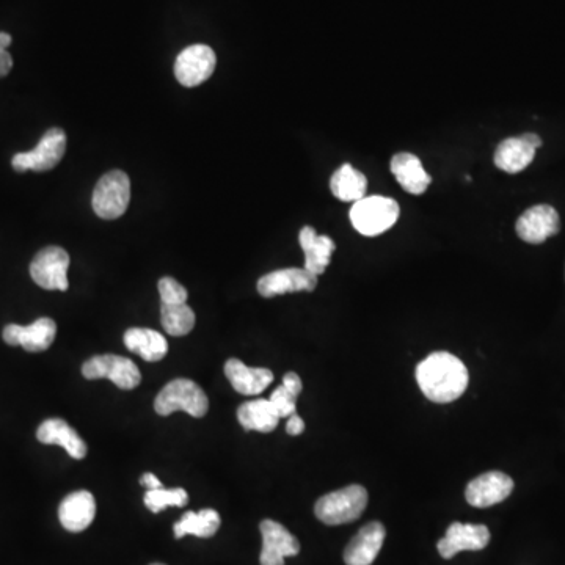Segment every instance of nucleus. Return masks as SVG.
<instances>
[{"label": "nucleus", "instance_id": "6", "mask_svg": "<svg viewBox=\"0 0 565 565\" xmlns=\"http://www.w3.org/2000/svg\"><path fill=\"white\" fill-rule=\"evenodd\" d=\"M66 151V134L59 128L49 129L32 151L18 153L11 159L16 172H48L59 165Z\"/></svg>", "mask_w": 565, "mask_h": 565}, {"label": "nucleus", "instance_id": "21", "mask_svg": "<svg viewBox=\"0 0 565 565\" xmlns=\"http://www.w3.org/2000/svg\"><path fill=\"white\" fill-rule=\"evenodd\" d=\"M37 438L43 445L62 446L73 459L81 460L87 456V443L82 440L81 435L77 434L70 424L59 420V418L44 421L38 427Z\"/></svg>", "mask_w": 565, "mask_h": 565}, {"label": "nucleus", "instance_id": "12", "mask_svg": "<svg viewBox=\"0 0 565 565\" xmlns=\"http://www.w3.org/2000/svg\"><path fill=\"white\" fill-rule=\"evenodd\" d=\"M489 544L490 531L487 526L457 522L452 523L445 537L438 540L437 548L442 558L452 559L460 551L484 550Z\"/></svg>", "mask_w": 565, "mask_h": 565}, {"label": "nucleus", "instance_id": "34", "mask_svg": "<svg viewBox=\"0 0 565 565\" xmlns=\"http://www.w3.org/2000/svg\"><path fill=\"white\" fill-rule=\"evenodd\" d=\"M151 565H164V564H151Z\"/></svg>", "mask_w": 565, "mask_h": 565}, {"label": "nucleus", "instance_id": "30", "mask_svg": "<svg viewBox=\"0 0 565 565\" xmlns=\"http://www.w3.org/2000/svg\"><path fill=\"white\" fill-rule=\"evenodd\" d=\"M159 294H161L162 305H181V303H187V297H189L187 289L172 277H164L159 280Z\"/></svg>", "mask_w": 565, "mask_h": 565}, {"label": "nucleus", "instance_id": "15", "mask_svg": "<svg viewBox=\"0 0 565 565\" xmlns=\"http://www.w3.org/2000/svg\"><path fill=\"white\" fill-rule=\"evenodd\" d=\"M512 490H514V481L507 474L501 471H489L468 484L465 496L471 506L484 509L503 503L509 498Z\"/></svg>", "mask_w": 565, "mask_h": 565}, {"label": "nucleus", "instance_id": "29", "mask_svg": "<svg viewBox=\"0 0 565 565\" xmlns=\"http://www.w3.org/2000/svg\"><path fill=\"white\" fill-rule=\"evenodd\" d=\"M143 500H145V506L153 514H159V512L165 511L170 506H186L187 501H189V495H187L184 489H164L162 487V489L146 490Z\"/></svg>", "mask_w": 565, "mask_h": 565}, {"label": "nucleus", "instance_id": "17", "mask_svg": "<svg viewBox=\"0 0 565 565\" xmlns=\"http://www.w3.org/2000/svg\"><path fill=\"white\" fill-rule=\"evenodd\" d=\"M385 526L379 522L368 523L350 540L344 551V562L347 565H371L376 561L385 542Z\"/></svg>", "mask_w": 565, "mask_h": 565}, {"label": "nucleus", "instance_id": "2", "mask_svg": "<svg viewBox=\"0 0 565 565\" xmlns=\"http://www.w3.org/2000/svg\"><path fill=\"white\" fill-rule=\"evenodd\" d=\"M399 214L401 209L398 201L382 195H372L355 201L349 217L358 233L372 237L393 228L394 223L398 222Z\"/></svg>", "mask_w": 565, "mask_h": 565}, {"label": "nucleus", "instance_id": "10", "mask_svg": "<svg viewBox=\"0 0 565 565\" xmlns=\"http://www.w3.org/2000/svg\"><path fill=\"white\" fill-rule=\"evenodd\" d=\"M318 286V277L308 272L305 267L275 270L258 280L259 296L272 297L292 294V292H313Z\"/></svg>", "mask_w": 565, "mask_h": 565}, {"label": "nucleus", "instance_id": "25", "mask_svg": "<svg viewBox=\"0 0 565 565\" xmlns=\"http://www.w3.org/2000/svg\"><path fill=\"white\" fill-rule=\"evenodd\" d=\"M330 189L338 200L355 203V201L366 197L368 179L357 168L350 164H344L343 167H339L333 173Z\"/></svg>", "mask_w": 565, "mask_h": 565}, {"label": "nucleus", "instance_id": "33", "mask_svg": "<svg viewBox=\"0 0 565 565\" xmlns=\"http://www.w3.org/2000/svg\"><path fill=\"white\" fill-rule=\"evenodd\" d=\"M140 484L148 490L162 489V487H164L162 482L159 481L153 473L143 474L142 479H140Z\"/></svg>", "mask_w": 565, "mask_h": 565}, {"label": "nucleus", "instance_id": "20", "mask_svg": "<svg viewBox=\"0 0 565 565\" xmlns=\"http://www.w3.org/2000/svg\"><path fill=\"white\" fill-rule=\"evenodd\" d=\"M299 242L305 253V266L303 267L316 277L324 274L335 253V242L329 236L318 234L313 226H303L299 234Z\"/></svg>", "mask_w": 565, "mask_h": 565}, {"label": "nucleus", "instance_id": "7", "mask_svg": "<svg viewBox=\"0 0 565 565\" xmlns=\"http://www.w3.org/2000/svg\"><path fill=\"white\" fill-rule=\"evenodd\" d=\"M85 379H109L121 390H134L142 382V374L134 361L118 355H98L82 366Z\"/></svg>", "mask_w": 565, "mask_h": 565}, {"label": "nucleus", "instance_id": "3", "mask_svg": "<svg viewBox=\"0 0 565 565\" xmlns=\"http://www.w3.org/2000/svg\"><path fill=\"white\" fill-rule=\"evenodd\" d=\"M154 410L161 416L186 412L194 418H203L209 410V399L194 380L175 379L157 394Z\"/></svg>", "mask_w": 565, "mask_h": 565}, {"label": "nucleus", "instance_id": "31", "mask_svg": "<svg viewBox=\"0 0 565 565\" xmlns=\"http://www.w3.org/2000/svg\"><path fill=\"white\" fill-rule=\"evenodd\" d=\"M11 44V37L8 33L0 32V77L7 76L13 68V59L10 52L7 51Z\"/></svg>", "mask_w": 565, "mask_h": 565}, {"label": "nucleus", "instance_id": "22", "mask_svg": "<svg viewBox=\"0 0 565 565\" xmlns=\"http://www.w3.org/2000/svg\"><path fill=\"white\" fill-rule=\"evenodd\" d=\"M391 172L402 189L413 195H421L431 186L432 178L424 170L420 157L412 153H398L391 159Z\"/></svg>", "mask_w": 565, "mask_h": 565}, {"label": "nucleus", "instance_id": "19", "mask_svg": "<svg viewBox=\"0 0 565 565\" xmlns=\"http://www.w3.org/2000/svg\"><path fill=\"white\" fill-rule=\"evenodd\" d=\"M225 374L231 387L244 396L263 393L274 382V372L266 368H248L241 360L231 358L226 361Z\"/></svg>", "mask_w": 565, "mask_h": 565}, {"label": "nucleus", "instance_id": "9", "mask_svg": "<svg viewBox=\"0 0 565 565\" xmlns=\"http://www.w3.org/2000/svg\"><path fill=\"white\" fill-rule=\"evenodd\" d=\"M216 63V52L206 44H194L178 55L175 62L176 79L184 87H198L212 76Z\"/></svg>", "mask_w": 565, "mask_h": 565}, {"label": "nucleus", "instance_id": "23", "mask_svg": "<svg viewBox=\"0 0 565 565\" xmlns=\"http://www.w3.org/2000/svg\"><path fill=\"white\" fill-rule=\"evenodd\" d=\"M237 420L242 424L245 431L269 432L277 429L280 423V416L274 405L270 404L269 399H255V401L245 402L237 410Z\"/></svg>", "mask_w": 565, "mask_h": 565}, {"label": "nucleus", "instance_id": "26", "mask_svg": "<svg viewBox=\"0 0 565 565\" xmlns=\"http://www.w3.org/2000/svg\"><path fill=\"white\" fill-rule=\"evenodd\" d=\"M220 528V515L214 509H203L200 512H187L183 518L173 526L176 539L186 536H197L208 539L214 536Z\"/></svg>", "mask_w": 565, "mask_h": 565}, {"label": "nucleus", "instance_id": "28", "mask_svg": "<svg viewBox=\"0 0 565 565\" xmlns=\"http://www.w3.org/2000/svg\"><path fill=\"white\" fill-rule=\"evenodd\" d=\"M162 327L172 336H186L195 327V313L187 303L181 305H162Z\"/></svg>", "mask_w": 565, "mask_h": 565}, {"label": "nucleus", "instance_id": "11", "mask_svg": "<svg viewBox=\"0 0 565 565\" xmlns=\"http://www.w3.org/2000/svg\"><path fill=\"white\" fill-rule=\"evenodd\" d=\"M542 146V139L537 134H523L503 140L495 151L496 167L503 172L520 173L534 161L536 151Z\"/></svg>", "mask_w": 565, "mask_h": 565}, {"label": "nucleus", "instance_id": "5", "mask_svg": "<svg viewBox=\"0 0 565 565\" xmlns=\"http://www.w3.org/2000/svg\"><path fill=\"white\" fill-rule=\"evenodd\" d=\"M131 201V181L120 170L106 173L99 179L93 192V211L104 220H115L123 216Z\"/></svg>", "mask_w": 565, "mask_h": 565}, {"label": "nucleus", "instance_id": "13", "mask_svg": "<svg viewBox=\"0 0 565 565\" xmlns=\"http://www.w3.org/2000/svg\"><path fill=\"white\" fill-rule=\"evenodd\" d=\"M518 237L528 244H542L561 230V219L553 206L537 205L523 212L515 225Z\"/></svg>", "mask_w": 565, "mask_h": 565}, {"label": "nucleus", "instance_id": "1", "mask_svg": "<svg viewBox=\"0 0 565 565\" xmlns=\"http://www.w3.org/2000/svg\"><path fill=\"white\" fill-rule=\"evenodd\" d=\"M468 369L449 352H434L416 368V382L427 399L448 404L459 399L468 387Z\"/></svg>", "mask_w": 565, "mask_h": 565}, {"label": "nucleus", "instance_id": "27", "mask_svg": "<svg viewBox=\"0 0 565 565\" xmlns=\"http://www.w3.org/2000/svg\"><path fill=\"white\" fill-rule=\"evenodd\" d=\"M303 383L296 372H288L280 387L270 394V404L274 405L280 418H289L297 413V398L302 393Z\"/></svg>", "mask_w": 565, "mask_h": 565}, {"label": "nucleus", "instance_id": "14", "mask_svg": "<svg viewBox=\"0 0 565 565\" xmlns=\"http://www.w3.org/2000/svg\"><path fill=\"white\" fill-rule=\"evenodd\" d=\"M259 529L263 536V551L259 556L261 565H285L286 558L299 555V540L285 526L274 520H264Z\"/></svg>", "mask_w": 565, "mask_h": 565}, {"label": "nucleus", "instance_id": "32", "mask_svg": "<svg viewBox=\"0 0 565 565\" xmlns=\"http://www.w3.org/2000/svg\"><path fill=\"white\" fill-rule=\"evenodd\" d=\"M286 432L292 435V437L303 434V432H305V421H303L297 413L296 415L289 416L288 424H286Z\"/></svg>", "mask_w": 565, "mask_h": 565}, {"label": "nucleus", "instance_id": "8", "mask_svg": "<svg viewBox=\"0 0 565 565\" xmlns=\"http://www.w3.org/2000/svg\"><path fill=\"white\" fill-rule=\"evenodd\" d=\"M70 255L62 247H46L30 264V277L40 288L48 291H68Z\"/></svg>", "mask_w": 565, "mask_h": 565}, {"label": "nucleus", "instance_id": "16", "mask_svg": "<svg viewBox=\"0 0 565 565\" xmlns=\"http://www.w3.org/2000/svg\"><path fill=\"white\" fill-rule=\"evenodd\" d=\"M57 335V325L52 319L40 318L33 324H11L4 329V341L8 346H21L27 352H43L54 343Z\"/></svg>", "mask_w": 565, "mask_h": 565}, {"label": "nucleus", "instance_id": "18", "mask_svg": "<svg viewBox=\"0 0 565 565\" xmlns=\"http://www.w3.org/2000/svg\"><path fill=\"white\" fill-rule=\"evenodd\" d=\"M96 515L95 496L87 490L71 493L60 503L59 518L70 533H81L92 525Z\"/></svg>", "mask_w": 565, "mask_h": 565}, {"label": "nucleus", "instance_id": "24", "mask_svg": "<svg viewBox=\"0 0 565 565\" xmlns=\"http://www.w3.org/2000/svg\"><path fill=\"white\" fill-rule=\"evenodd\" d=\"M124 344L134 354H139L148 363H156L165 358L168 352L167 339L151 329H129L124 333Z\"/></svg>", "mask_w": 565, "mask_h": 565}, {"label": "nucleus", "instance_id": "4", "mask_svg": "<svg viewBox=\"0 0 565 565\" xmlns=\"http://www.w3.org/2000/svg\"><path fill=\"white\" fill-rule=\"evenodd\" d=\"M368 506V492L361 485H349L322 496L314 506L316 517L329 526L346 525L361 517Z\"/></svg>", "mask_w": 565, "mask_h": 565}]
</instances>
